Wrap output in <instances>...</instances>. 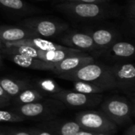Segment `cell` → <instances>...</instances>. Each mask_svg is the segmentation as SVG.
I'll return each mask as SVG.
<instances>
[{
	"label": "cell",
	"instance_id": "10",
	"mask_svg": "<svg viewBox=\"0 0 135 135\" xmlns=\"http://www.w3.org/2000/svg\"><path fill=\"white\" fill-rule=\"evenodd\" d=\"M26 26L36 34L37 33L45 37L53 36L66 28L65 25H59L54 21L47 20L27 21Z\"/></svg>",
	"mask_w": 135,
	"mask_h": 135
},
{
	"label": "cell",
	"instance_id": "3",
	"mask_svg": "<svg viewBox=\"0 0 135 135\" xmlns=\"http://www.w3.org/2000/svg\"><path fill=\"white\" fill-rule=\"evenodd\" d=\"M75 122L78 123L82 130L94 133L112 134L117 131L118 127L111 122L100 112L85 111L76 115Z\"/></svg>",
	"mask_w": 135,
	"mask_h": 135
},
{
	"label": "cell",
	"instance_id": "1",
	"mask_svg": "<svg viewBox=\"0 0 135 135\" xmlns=\"http://www.w3.org/2000/svg\"><path fill=\"white\" fill-rule=\"evenodd\" d=\"M58 76L62 79L72 81L92 82L107 90L116 89L110 67L94 62L86 64L74 71L63 73Z\"/></svg>",
	"mask_w": 135,
	"mask_h": 135
},
{
	"label": "cell",
	"instance_id": "4",
	"mask_svg": "<svg viewBox=\"0 0 135 135\" xmlns=\"http://www.w3.org/2000/svg\"><path fill=\"white\" fill-rule=\"evenodd\" d=\"M55 100H49L46 103H42L40 101L34 102L31 104H26L22 105H18L15 108L14 112L23 116L25 119L32 118H44V119H51L53 116L60 112L62 102L59 101L53 106Z\"/></svg>",
	"mask_w": 135,
	"mask_h": 135
},
{
	"label": "cell",
	"instance_id": "11",
	"mask_svg": "<svg viewBox=\"0 0 135 135\" xmlns=\"http://www.w3.org/2000/svg\"><path fill=\"white\" fill-rule=\"evenodd\" d=\"M9 58L17 66L24 68H28L32 70H51L53 71L55 69V63L43 61L41 59L25 56L22 55H9Z\"/></svg>",
	"mask_w": 135,
	"mask_h": 135
},
{
	"label": "cell",
	"instance_id": "15",
	"mask_svg": "<svg viewBox=\"0 0 135 135\" xmlns=\"http://www.w3.org/2000/svg\"><path fill=\"white\" fill-rule=\"evenodd\" d=\"M0 85L9 97H14L23 90L30 88L25 82L13 81L9 78H1Z\"/></svg>",
	"mask_w": 135,
	"mask_h": 135
},
{
	"label": "cell",
	"instance_id": "21",
	"mask_svg": "<svg viewBox=\"0 0 135 135\" xmlns=\"http://www.w3.org/2000/svg\"><path fill=\"white\" fill-rule=\"evenodd\" d=\"M24 120L25 118L15 112L0 110V123H19Z\"/></svg>",
	"mask_w": 135,
	"mask_h": 135
},
{
	"label": "cell",
	"instance_id": "6",
	"mask_svg": "<svg viewBox=\"0 0 135 135\" xmlns=\"http://www.w3.org/2000/svg\"><path fill=\"white\" fill-rule=\"evenodd\" d=\"M116 89L125 92L134 90L135 67L131 63L122 64L110 67Z\"/></svg>",
	"mask_w": 135,
	"mask_h": 135
},
{
	"label": "cell",
	"instance_id": "17",
	"mask_svg": "<svg viewBox=\"0 0 135 135\" xmlns=\"http://www.w3.org/2000/svg\"><path fill=\"white\" fill-rule=\"evenodd\" d=\"M74 88L76 92L85 94H101L108 91L97 84L86 81H74Z\"/></svg>",
	"mask_w": 135,
	"mask_h": 135
},
{
	"label": "cell",
	"instance_id": "23",
	"mask_svg": "<svg viewBox=\"0 0 135 135\" xmlns=\"http://www.w3.org/2000/svg\"><path fill=\"white\" fill-rule=\"evenodd\" d=\"M29 134L32 135H55L53 134H51L47 131H40V130H37V129H32L28 131Z\"/></svg>",
	"mask_w": 135,
	"mask_h": 135
},
{
	"label": "cell",
	"instance_id": "29",
	"mask_svg": "<svg viewBox=\"0 0 135 135\" xmlns=\"http://www.w3.org/2000/svg\"><path fill=\"white\" fill-rule=\"evenodd\" d=\"M7 105H8V103H7V102L2 101V100H0V108L5 107V106H7Z\"/></svg>",
	"mask_w": 135,
	"mask_h": 135
},
{
	"label": "cell",
	"instance_id": "30",
	"mask_svg": "<svg viewBox=\"0 0 135 135\" xmlns=\"http://www.w3.org/2000/svg\"><path fill=\"white\" fill-rule=\"evenodd\" d=\"M96 135H113L112 134H108V133H98Z\"/></svg>",
	"mask_w": 135,
	"mask_h": 135
},
{
	"label": "cell",
	"instance_id": "16",
	"mask_svg": "<svg viewBox=\"0 0 135 135\" xmlns=\"http://www.w3.org/2000/svg\"><path fill=\"white\" fill-rule=\"evenodd\" d=\"M38 90L43 94L47 95L53 98L57 93L61 92L62 89H61L57 83L51 79H41L37 81Z\"/></svg>",
	"mask_w": 135,
	"mask_h": 135
},
{
	"label": "cell",
	"instance_id": "7",
	"mask_svg": "<svg viewBox=\"0 0 135 135\" xmlns=\"http://www.w3.org/2000/svg\"><path fill=\"white\" fill-rule=\"evenodd\" d=\"M58 8L81 18H95L104 13V9L97 3L69 2L59 5Z\"/></svg>",
	"mask_w": 135,
	"mask_h": 135
},
{
	"label": "cell",
	"instance_id": "24",
	"mask_svg": "<svg viewBox=\"0 0 135 135\" xmlns=\"http://www.w3.org/2000/svg\"><path fill=\"white\" fill-rule=\"evenodd\" d=\"M9 99H10V97L6 94V93L4 91V89L0 85V100H2V101H5V102L9 103Z\"/></svg>",
	"mask_w": 135,
	"mask_h": 135
},
{
	"label": "cell",
	"instance_id": "31",
	"mask_svg": "<svg viewBox=\"0 0 135 135\" xmlns=\"http://www.w3.org/2000/svg\"><path fill=\"white\" fill-rule=\"evenodd\" d=\"M2 41L0 40V53H1V50H2Z\"/></svg>",
	"mask_w": 135,
	"mask_h": 135
},
{
	"label": "cell",
	"instance_id": "27",
	"mask_svg": "<svg viewBox=\"0 0 135 135\" xmlns=\"http://www.w3.org/2000/svg\"><path fill=\"white\" fill-rule=\"evenodd\" d=\"M125 135H135V125L131 124V127L126 131Z\"/></svg>",
	"mask_w": 135,
	"mask_h": 135
},
{
	"label": "cell",
	"instance_id": "19",
	"mask_svg": "<svg viewBox=\"0 0 135 135\" xmlns=\"http://www.w3.org/2000/svg\"><path fill=\"white\" fill-rule=\"evenodd\" d=\"M91 36L93 38L95 45L100 46V47H104L108 45L110 43H112V41L114 39L113 34L110 31L105 29L97 30L93 33Z\"/></svg>",
	"mask_w": 135,
	"mask_h": 135
},
{
	"label": "cell",
	"instance_id": "18",
	"mask_svg": "<svg viewBox=\"0 0 135 135\" xmlns=\"http://www.w3.org/2000/svg\"><path fill=\"white\" fill-rule=\"evenodd\" d=\"M111 52L118 57L128 58L132 56L135 52L133 44L127 42H118L112 45Z\"/></svg>",
	"mask_w": 135,
	"mask_h": 135
},
{
	"label": "cell",
	"instance_id": "9",
	"mask_svg": "<svg viewBox=\"0 0 135 135\" xmlns=\"http://www.w3.org/2000/svg\"><path fill=\"white\" fill-rule=\"evenodd\" d=\"M5 46H27L41 51H55V50H68L70 47H63L55 43L44 40L36 36L27 38L16 42H4Z\"/></svg>",
	"mask_w": 135,
	"mask_h": 135
},
{
	"label": "cell",
	"instance_id": "5",
	"mask_svg": "<svg viewBox=\"0 0 135 135\" xmlns=\"http://www.w3.org/2000/svg\"><path fill=\"white\" fill-rule=\"evenodd\" d=\"M53 98L70 107L87 108L94 107L100 104L103 100V96L100 94H85L62 89Z\"/></svg>",
	"mask_w": 135,
	"mask_h": 135
},
{
	"label": "cell",
	"instance_id": "8",
	"mask_svg": "<svg viewBox=\"0 0 135 135\" xmlns=\"http://www.w3.org/2000/svg\"><path fill=\"white\" fill-rule=\"evenodd\" d=\"M92 62H94L93 58L81 52L75 55L67 57L63 60L55 63V69L53 72L59 75L63 73L74 71L86 64Z\"/></svg>",
	"mask_w": 135,
	"mask_h": 135
},
{
	"label": "cell",
	"instance_id": "32",
	"mask_svg": "<svg viewBox=\"0 0 135 135\" xmlns=\"http://www.w3.org/2000/svg\"><path fill=\"white\" fill-rule=\"evenodd\" d=\"M0 135H5V134H2V133H0Z\"/></svg>",
	"mask_w": 135,
	"mask_h": 135
},
{
	"label": "cell",
	"instance_id": "25",
	"mask_svg": "<svg viewBox=\"0 0 135 135\" xmlns=\"http://www.w3.org/2000/svg\"><path fill=\"white\" fill-rule=\"evenodd\" d=\"M68 2H85V3H100L104 2L108 0H66Z\"/></svg>",
	"mask_w": 135,
	"mask_h": 135
},
{
	"label": "cell",
	"instance_id": "22",
	"mask_svg": "<svg viewBox=\"0 0 135 135\" xmlns=\"http://www.w3.org/2000/svg\"><path fill=\"white\" fill-rule=\"evenodd\" d=\"M0 5L13 10H21L25 7L22 0H0Z\"/></svg>",
	"mask_w": 135,
	"mask_h": 135
},
{
	"label": "cell",
	"instance_id": "2",
	"mask_svg": "<svg viewBox=\"0 0 135 135\" xmlns=\"http://www.w3.org/2000/svg\"><path fill=\"white\" fill-rule=\"evenodd\" d=\"M100 112L115 125L131 123L134 108L130 102L123 97H112L101 104Z\"/></svg>",
	"mask_w": 135,
	"mask_h": 135
},
{
	"label": "cell",
	"instance_id": "33",
	"mask_svg": "<svg viewBox=\"0 0 135 135\" xmlns=\"http://www.w3.org/2000/svg\"><path fill=\"white\" fill-rule=\"evenodd\" d=\"M0 63H1V56H0Z\"/></svg>",
	"mask_w": 135,
	"mask_h": 135
},
{
	"label": "cell",
	"instance_id": "12",
	"mask_svg": "<svg viewBox=\"0 0 135 135\" xmlns=\"http://www.w3.org/2000/svg\"><path fill=\"white\" fill-rule=\"evenodd\" d=\"M36 36V33L31 30H25L20 28L0 27V40L4 42H16L27 38Z\"/></svg>",
	"mask_w": 135,
	"mask_h": 135
},
{
	"label": "cell",
	"instance_id": "28",
	"mask_svg": "<svg viewBox=\"0 0 135 135\" xmlns=\"http://www.w3.org/2000/svg\"><path fill=\"white\" fill-rule=\"evenodd\" d=\"M9 135H32L28 132H23V131H11Z\"/></svg>",
	"mask_w": 135,
	"mask_h": 135
},
{
	"label": "cell",
	"instance_id": "14",
	"mask_svg": "<svg viewBox=\"0 0 135 135\" xmlns=\"http://www.w3.org/2000/svg\"><path fill=\"white\" fill-rule=\"evenodd\" d=\"M42 100H44V95L38 89L30 88L23 90L13 97V102L17 105L38 102Z\"/></svg>",
	"mask_w": 135,
	"mask_h": 135
},
{
	"label": "cell",
	"instance_id": "13",
	"mask_svg": "<svg viewBox=\"0 0 135 135\" xmlns=\"http://www.w3.org/2000/svg\"><path fill=\"white\" fill-rule=\"evenodd\" d=\"M63 41L68 45L74 47L79 50H87L91 49L95 46L91 36L83 33H74L66 36Z\"/></svg>",
	"mask_w": 135,
	"mask_h": 135
},
{
	"label": "cell",
	"instance_id": "26",
	"mask_svg": "<svg viewBox=\"0 0 135 135\" xmlns=\"http://www.w3.org/2000/svg\"><path fill=\"white\" fill-rule=\"evenodd\" d=\"M97 134H98V133H94L92 131H85V130L81 129L74 135H96Z\"/></svg>",
	"mask_w": 135,
	"mask_h": 135
},
{
	"label": "cell",
	"instance_id": "20",
	"mask_svg": "<svg viewBox=\"0 0 135 135\" xmlns=\"http://www.w3.org/2000/svg\"><path fill=\"white\" fill-rule=\"evenodd\" d=\"M51 129L58 135H74L81 130V127L76 122H66L61 125H56Z\"/></svg>",
	"mask_w": 135,
	"mask_h": 135
}]
</instances>
